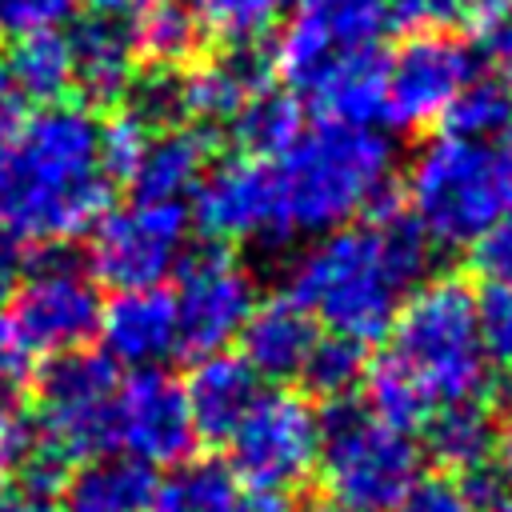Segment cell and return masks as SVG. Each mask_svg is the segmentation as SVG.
I'll return each instance as SVG.
<instances>
[{"mask_svg": "<svg viewBox=\"0 0 512 512\" xmlns=\"http://www.w3.org/2000/svg\"><path fill=\"white\" fill-rule=\"evenodd\" d=\"M492 456H496V468L504 472V480H508V488H512V428H508V432H500V440H496Z\"/></svg>", "mask_w": 512, "mask_h": 512, "instance_id": "cell-47", "label": "cell"}, {"mask_svg": "<svg viewBox=\"0 0 512 512\" xmlns=\"http://www.w3.org/2000/svg\"><path fill=\"white\" fill-rule=\"evenodd\" d=\"M492 512H512V492H508V496H504V500H500Z\"/></svg>", "mask_w": 512, "mask_h": 512, "instance_id": "cell-49", "label": "cell"}, {"mask_svg": "<svg viewBox=\"0 0 512 512\" xmlns=\"http://www.w3.org/2000/svg\"><path fill=\"white\" fill-rule=\"evenodd\" d=\"M268 72V52H260V44L228 48L216 60H192L180 72L184 116L204 124H228L240 112V104L268 84Z\"/></svg>", "mask_w": 512, "mask_h": 512, "instance_id": "cell-19", "label": "cell"}, {"mask_svg": "<svg viewBox=\"0 0 512 512\" xmlns=\"http://www.w3.org/2000/svg\"><path fill=\"white\" fill-rule=\"evenodd\" d=\"M388 336V356L428 392L432 404L484 396L492 372L480 348L476 292L460 276H432L416 284Z\"/></svg>", "mask_w": 512, "mask_h": 512, "instance_id": "cell-4", "label": "cell"}, {"mask_svg": "<svg viewBox=\"0 0 512 512\" xmlns=\"http://www.w3.org/2000/svg\"><path fill=\"white\" fill-rule=\"evenodd\" d=\"M272 164L292 236H324L396 200V148L372 124L320 120Z\"/></svg>", "mask_w": 512, "mask_h": 512, "instance_id": "cell-3", "label": "cell"}, {"mask_svg": "<svg viewBox=\"0 0 512 512\" xmlns=\"http://www.w3.org/2000/svg\"><path fill=\"white\" fill-rule=\"evenodd\" d=\"M76 0H0V28L20 36L36 28H56L72 16Z\"/></svg>", "mask_w": 512, "mask_h": 512, "instance_id": "cell-40", "label": "cell"}, {"mask_svg": "<svg viewBox=\"0 0 512 512\" xmlns=\"http://www.w3.org/2000/svg\"><path fill=\"white\" fill-rule=\"evenodd\" d=\"M420 428H424V452L444 472H464L480 460H492V448L500 440L496 412L484 400L436 404Z\"/></svg>", "mask_w": 512, "mask_h": 512, "instance_id": "cell-23", "label": "cell"}, {"mask_svg": "<svg viewBox=\"0 0 512 512\" xmlns=\"http://www.w3.org/2000/svg\"><path fill=\"white\" fill-rule=\"evenodd\" d=\"M384 72H388V56L380 52V44L352 48V52H340L320 72L308 96L324 112V120L376 124L384 116Z\"/></svg>", "mask_w": 512, "mask_h": 512, "instance_id": "cell-21", "label": "cell"}, {"mask_svg": "<svg viewBox=\"0 0 512 512\" xmlns=\"http://www.w3.org/2000/svg\"><path fill=\"white\" fill-rule=\"evenodd\" d=\"M120 388V368L108 352L96 348H64L48 352L28 384L32 400V420H52L68 412H84L96 404H108Z\"/></svg>", "mask_w": 512, "mask_h": 512, "instance_id": "cell-16", "label": "cell"}, {"mask_svg": "<svg viewBox=\"0 0 512 512\" xmlns=\"http://www.w3.org/2000/svg\"><path fill=\"white\" fill-rule=\"evenodd\" d=\"M156 468L136 456H96L68 472L60 504L68 512H144L156 492Z\"/></svg>", "mask_w": 512, "mask_h": 512, "instance_id": "cell-22", "label": "cell"}, {"mask_svg": "<svg viewBox=\"0 0 512 512\" xmlns=\"http://www.w3.org/2000/svg\"><path fill=\"white\" fill-rule=\"evenodd\" d=\"M20 276H24V252H20V240H12L8 232H0V308L12 300Z\"/></svg>", "mask_w": 512, "mask_h": 512, "instance_id": "cell-43", "label": "cell"}, {"mask_svg": "<svg viewBox=\"0 0 512 512\" xmlns=\"http://www.w3.org/2000/svg\"><path fill=\"white\" fill-rule=\"evenodd\" d=\"M104 352L116 364L128 368H160L168 356L180 352V328H176V304L172 292L156 288H132L116 292L112 304L100 312Z\"/></svg>", "mask_w": 512, "mask_h": 512, "instance_id": "cell-14", "label": "cell"}, {"mask_svg": "<svg viewBox=\"0 0 512 512\" xmlns=\"http://www.w3.org/2000/svg\"><path fill=\"white\" fill-rule=\"evenodd\" d=\"M284 0H192V12L204 36H216L228 48L260 44L280 16Z\"/></svg>", "mask_w": 512, "mask_h": 512, "instance_id": "cell-31", "label": "cell"}, {"mask_svg": "<svg viewBox=\"0 0 512 512\" xmlns=\"http://www.w3.org/2000/svg\"><path fill=\"white\" fill-rule=\"evenodd\" d=\"M308 512H352V508H340V504H332V500H324V504H312Z\"/></svg>", "mask_w": 512, "mask_h": 512, "instance_id": "cell-48", "label": "cell"}, {"mask_svg": "<svg viewBox=\"0 0 512 512\" xmlns=\"http://www.w3.org/2000/svg\"><path fill=\"white\" fill-rule=\"evenodd\" d=\"M364 372H368V344L340 332H324L312 340L296 380H304L308 396L316 400H340L364 384Z\"/></svg>", "mask_w": 512, "mask_h": 512, "instance_id": "cell-28", "label": "cell"}, {"mask_svg": "<svg viewBox=\"0 0 512 512\" xmlns=\"http://www.w3.org/2000/svg\"><path fill=\"white\" fill-rule=\"evenodd\" d=\"M364 404L372 416H380L384 424L400 428V432H412L428 420V412L436 408L428 400V392L384 352L376 360H368V372H364Z\"/></svg>", "mask_w": 512, "mask_h": 512, "instance_id": "cell-29", "label": "cell"}, {"mask_svg": "<svg viewBox=\"0 0 512 512\" xmlns=\"http://www.w3.org/2000/svg\"><path fill=\"white\" fill-rule=\"evenodd\" d=\"M68 48H72V88L80 92L84 104L108 108V104L124 100V92L136 76V44H132L128 20L88 12L72 28Z\"/></svg>", "mask_w": 512, "mask_h": 512, "instance_id": "cell-17", "label": "cell"}, {"mask_svg": "<svg viewBox=\"0 0 512 512\" xmlns=\"http://www.w3.org/2000/svg\"><path fill=\"white\" fill-rule=\"evenodd\" d=\"M476 76L472 52L448 32H412L384 72V116L404 128L420 132L444 120L456 92Z\"/></svg>", "mask_w": 512, "mask_h": 512, "instance_id": "cell-12", "label": "cell"}, {"mask_svg": "<svg viewBox=\"0 0 512 512\" xmlns=\"http://www.w3.org/2000/svg\"><path fill=\"white\" fill-rule=\"evenodd\" d=\"M124 108L148 128L164 132L184 120V96H180V72L168 68H148L144 76H132L124 92Z\"/></svg>", "mask_w": 512, "mask_h": 512, "instance_id": "cell-32", "label": "cell"}, {"mask_svg": "<svg viewBox=\"0 0 512 512\" xmlns=\"http://www.w3.org/2000/svg\"><path fill=\"white\" fill-rule=\"evenodd\" d=\"M0 512H68V508L60 504V496H36V492L0 484Z\"/></svg>", "mask_w": 512, "mask_h": 512, "instance_id": "cell-44", "label": "cell"}, {"mask_svg": "<svg viewBox=\"0 0 512 512\" xmlns=\"http://www.w3.org/2000/svg\"><path fill=\"white\" fill-rule=\"evenodd\" d=\"M480 44L484 60L512 72V0H460V20Z\"/></svg>", "mask_w": 512, "mask_h": 512, "instance_id": "cell-33", "label": "cell"}, {"mask_svg": "<svg viewBox=\"0 0 512 512\" xmlns=\"http://www.w3.org/2000/svg\"><path fill=\"white\" fill-rule=\"evenodd\" d=\"M368 216V224H340L300 252L284 292L328 332L364 344L388 336L404 296L428 280L436 248L396 200Z\"/></svg>", "mask_w": 512, "mask_h": 512, "instance_id": "cell-1", "label": "cell"}, {"mask_svg": "<svg viewBox=\"0 0 512 512\" xmlns=\"http://www.w3.org/2000/svg\"><path fill=\"white\" fill-rule=\"evenodd\" d=\"M228 512H296V500H292V492H284V488L248 484L244 492H236V500H232Z\"/></svg>", "mask_w": 512, "mask_h": 512, "instance_id": "cell-42", "label": "cell"}, {"mask_svg": "<svg viewBox=\"0 0 512 512\" xmlns=\"http://www.w3.org/2000/svg\"><path fill=\"white\" fill-rule=\"evenodd\" d=\"M388 512H472L460 480L448 472H420Z\"/></svg>", "mask_w": 512, "mask_h": 512, "instance_id": "cell-37", "label": "cell"}, {"mask_svg": "<svg viewBox=\"0 0 512 512\" xmlns=\"http://www.w3.org/2000/svg\"><path fill=\"white\" fill-rule=\"evenodd\" d=\"M456 480H460V492L472 504V512H492L512 492L508 480H504V472L496 468V460H480V464L456 472Z\"/></svg>", "mask_w": 512, "mask_h": 512, "instance_id": "cell-41", "label": "cell"}, {"mask_svg": "<svg viewBox=\"0 0 512 512\" xmlns=\"http://www.w3.org/2000/svg\"><path fill=\"white\" fill-rule=\"evenodd\" d=\"M508 156H512V124H508Z\"/></svg>", "mask_w": 512, "mask_h": 512, "instance_id": "cell-50", "label": "cell"}, {"mask_svg": "<svg viewBox=\"0 0 512 512\" xmlns=\"http://www.w3.org/2000/svg\"><path fill=\"white\" fill-rule=\"evenodd\" d=\"M212 164V136L204 128H164L148 136L128 188L132 200H180L184 192L196 188L200 172Z\"/></svg>", "mask_w": 512, "mask_h": 512, "instance_id": "cell-20", "label": "cell"}, {"mask_svg": "<svg viewBox=\"0 0 512 512\" xmlns=\"http://www.w3.org/2000/svg\"><path fill=\"white\" fill-rule=\"evenodd\" d=\"M120 448L144 464H180L196 448L184 388L164 368H132L116 388Z\"/></svg>", "mask_w": 512, "mask_h": 512, "instance_id": "cell-13", "label": "cell"}, {"mask_svg": "<svg viewBox=\"0 0 512 512\" xmlns=\"http://www.w3.org/2000/svg\"><path fill=\"white\" fill-rule=\"evenodd\" d=\"M388 20L400 32H444L460 20V0H388Z\"/></svg>", "mask_w": 512, "mask_h": 512, "instance_id": "cell-39", "label": "cell"}, {"mask_svg": "<svg viewBox=\"0 0 512 512\" xmlns=\"http://www.w3.org/2000/svg\"><path fill=\"white\" fill-rule=\"evenodd\" d=\"M12 324L36 352L84 348L100 332V288L76 244H32L24 252V284L12 292Z\"/></svg>", "mask_w": 512, "mask_h": 512, "instance_id": "cell-7", "label": "cell"}, {"mask_svg": "<svg viewBox=\"0 0 512 512\" xmlns=\"http://www.w3.org/2000/svg\"><path fill=\"white\" fill-rule=\"evenodd\" d=\"M408 216L432 244L468 248L496 216L512 208V156L488 140L436 136L408 164Z\"/></svg>", "mask_w": 512, "mask_h": 512, "instance_id": "cell-5", "label": "cell"}, {"mask_svg": "<svg viewBox=\"0 0 512 512\" xmlns=\"http://www.w3.org/2000/svg\"><path fill=\"white\" fill-rule=\"evenodd\" d=\"M36 364H40V352L24 340V332L12 324V316L0 312V396L4 400L28 396Z\"/></svg>", "mask_w": 512, "mask_h": 512, "instance_id": "cell-36", "label": "cell"}, {"mask_svg": "<svg viewBox=\"0 0 512 512\" xmlns=\"http://www.w3.org/2000/svg\"><path fill=\"white\" fill-rule=\"evenodd\" d=\"M0 64L20 100L56 104L72 92V48H68V36H60L56 28L12 36L8 56Z\"/></svg>", "mask_w": 512, "mask_h": 512, "instance_id": "cell-24", "label": "cell"}, {"mask_svg": "<svg viewBox=\"0 0 512 512\" xmlns=\"http://www.w3.org/2000/svg\"><path fill=\"white\" fill-rule=\"evenodd\" d=\"M188 224H196L208 244L284 248L292 240V224L284 212L276 164L256 156H228L208 164L192 188Z\"/></svg>", "mask_w": 512, "mask_h": 512, "instance_id": "cell-8", "label": "cell"}, {"mask_svg": "<svg viewBox=\"0 0 512 512\" xmlns=\"http://www.w3.org/2000/svg\"><path fill=\"white\" fill-rule=\"evenodd\" d=\"M92 16H112V20H132L148 0H80Z\"/></svg>", "mask_w": 512, "mask_h": 512, "instance_id": "cell-46", "label": "cell"}, {"mask_svg": "<svg viewBox=\"0 0 512 512\" xmlns=\"http://www.w3.org/2000/svg\"><path fill=\"white\" fill-rule=\"evenodd\" d=\"M228 124H232V136H236V144L244 148V156L276 160V156H284V152L300 140V132H304V112H300L296 92L264 84V88H256V92L240 104V112H236Z\"/></svg>", "mask_w": 512, "mask_h": 512, "instance_id": "cell-26", "label": "cell"}, {"mask_svg": "<svg viewBox=\"0 0 512 512\" xmlns=\"http://www.w3.org/2000/svg\"><path fill=\"white\" fill-rule=\"evenodd\" d=\"M88 236L84 260L100 284L116 292L156 288L184 252L188 208L180 200H132L128 208H108Z\"/></svg>", "mask_w": 512, "mask_h": 512, "instance_id": "cell-9", "label": "cell"}, {"mask_svg": "<svg viewBox=\"0 0 512 512\" xmlns=\"http://www.w3.org/2000/svg\"><path fill=\"white\" fill-rule=\"evenodd\" d=\"M16 124H20V96H16V88L0 64V136H8Z\"/></svg>", "mask_w": 512, "mask_h": 512, "instance_id": "cell-45", "label": "cell"}, {"mask_svg": "<svg viewBox=\"0 0 512 512\" xmlns=\"http://www.w3.org/2000/svg\"><path fill=\"white\" fill-rule=\"evenodd\" d=\"M100 120L88 104H40L0 136V232L28 244H72L108 212Z\"/></svg>", "mask_w": 512, "mask_h": 512, "instance_id": "cell-2", "label": "cell"}, {"mask_svg": "<svg viewBox=\"0 0 512 512\" xmlns=\"http://www.w3.org/2000/svg\"><path fill=\"white\" fill-rule=\"evenodd\" d=\"M240 484L232 464L204 456V460H180L164 480H156V492L144 512H228Z\"/></svg>", "mask_w": 512, "mask_h": 512, "instance_id": "cell-27", "label": "cell"}, {"mask_svg": "<svg viewBox=\"0 0 512 512\" xmlns=\"http://www.w3.org/2000/svg\"><path fill=\"white\" fill-rule=\"evenodd\" d=\"M132 20H136L132 24L136 60H144L148 68L184 72L200 56L204 28H200L192 4H184V0H148Z\"/></svg>", "mask_w": 512, "mask_h": 512, "instance_id": "cell-25", "label": "cell"}, {"mask_svg": "<svg viewBox=\"0 0 512 512\" xmlns=\"http://www.w3.org/2000/svg\"><path fill=\"white\" fill-rule=\"evenodd\" d=\"M468 248H472V268L476 276H484V284L512 288V208L496 216Z\"/></svg>", "mask_w": 512, "mask_h": 512, "instance_id": "cell-38", "label": "cell"}, {"mask_svg": "<svg viewBox=\"0 0 512 512\" xmlns=\"http://www.w3.org/2000/svg\"><path fill=\"white\" fill-rule=\"evenodd\" d=\"M476 328L484 360L512 376V288L488 284L476 296Z\"/></svg>", "mask_w": 512, "mask_h": 512, "instance_id": "cell-35", "label": "cell"}, {"mask_svg": "<svg viewBox=\"0 0 512 512\" xmlns=\"http://www.w3.org/2000/svg\"><path fill=\"white\" fill-rule=\"evenodd\" d=\"M148 136H152V132H148L128 108L112 112V116L100 124V168H104V176H108L112 184H128V176H132V168H136V160H140Z\"/></svg>", "mask_w": 512, "mask_h": 512, "instance_id": "cell-34", "label": "cell"}, {"mask_svg": "<svg viewBox=\"0 0 512 512\" xmlns=\"http://www.w3.org/2000/svg\"><path fill=\"white\" fill-rule=\"evenodd\" d=\"M316 472L332 504L352 512H388L400 492L420 476V444L368 412L364 400H324Z\"/></svg>", "mask_w": 512, "mask_h": 512, "instance_id": "cell-6", "label": "cell"}, {"mask_svg": "<svg viewBox=\"0 0 512 512\" xmlns=\"http://www.w3.org/2000/svg\"><path fill=\"white\" fill-rule=\"evenodd\" d=\"M172 272H176L172 304H176L180 352L208 356L228 348L256 304L252 272L232 256L228 244H200L192 252H180Z\"/></svg>", "mask_w": 512, "mask_h": 512, "instance_id": "cell-10", "label": "cell"}, {"mask_svg": "<svg viewBox=\"0 0 512 512\" xmlns=\"http://www.w3.org/2000/svg\"><path fill=\"white\" fill-rule=\"evenodd\" d=\"M316 320L292 300V296H272V300H256L244 328H240V356L244 364L260 376V380H276L288 384L300 376V364L316 340Z\"/></svg>", "mask_w": 512, "mask_h": 512, "instance_id": "cell-18", "label": "cell"}, {"mask_svg": "<svg viewBox=\"0 0 512 512\" xmlns=\"http://www.w3.org/2000/svg\"><path fill=\"white\" fill-rule=\"evenodd\" d=\"M232 472L260 488H300L316 472L320 420L308 396L276 388L260 392L228 436Z\"/></svg>", "mask_w": 512, "mask_h": 512, "instance_id": "cell-11", "label": "cell"}, {"mask_svg": "<svg viewBox=\"0 0 512 512\" xmlns=\"http://www.w3.org/2000/svg\"><path fill=\"white\" fill-rule=\"evenodd\" d=\"M180 388H184L196 440L228 444V436L260 396V376L244 364V356H232L220 348L208 356H192V368L180 380Z\"/></svg>", "mask_w": 512, "mask_h": 512, "instance_id": "cell-15", "label": "cell"}, {"mask_svg": "<svg viewBox=\"0 0 512 512\" xmlns=\"http://www.w3.org/2000/svg\"><path fill=\"white\" fill-rule=\"evenodd\" d=\"M444 124L452 136H468V140H488L496 132H508L512 124V80L504 76H472L456 100L444 112Z\"/></svg>", "mask_w": 512, "mask_h": 512, "instance_id": "cell-30", "label": "cell"}]
</instances>
